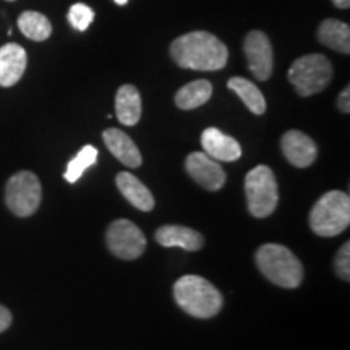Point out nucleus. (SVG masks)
Returning <instances> with one entry per match:
<instances>
[{
    "instance_id": "14",
    "label": "nucleus",
    "mask_w": 350,
    "mask_h": 350,
    "mask_svg": "<svg viewBox=\"0 0 350 350\" xmlns=\"http://www.w3.org/2000/svg\"><path fill=\"white\" fill-rule=\"evenodd\" d=\"M156 242L165 248L178 247L187 252H196L203 247L204 240L200 232L185 226H163L156 230Z\"/></svg>"
},
{
    "instance_id": "5",
    "label": "nucleus",
    "mask_w": 350,
    "mask_h": 350,
    "mask_svg": "<svg viewBox=\"0 0 350 350\" xmlns=\"http://www.w3.org/2000/svg\"><path fill=\"white\" fill-rule=\"evenodd\" d=\"M287 77L297 93L308 98V96L321 93L329 85L332 80V65L325 55L308 54L292 64Z\"/></svg>"
},
{
    "instance_id": "18",
    "label": "nucleus",
    "mask_w": 350,
    "mask_h": 350,
    "mask_svg": "<svg viewBox=\"0 0 350 350\" xmlns=\"http://www.w3.org/2000/svg\"><path fill=\"white\" fill-rule=\"evenodd\" d=\"M318 41L332 51L340 52V54H350L349 25L334 18L325 20L318 28Z\"/></svg>"
},
{
    "instance_id": "2",
    "label": "nucleus",
    "mask_w": 350,
    "mask_h": 350,
    "mask_svg": "<svg viewBox=\"0 0 350 350\" xmlns=\"http://www.w3.org/2000/svg\"><path fill=\"white\" fill-rule=\"evenodd\" d=\"M174 299L190 317L208 319L216 317L224 305V297L208 279L196 274L182 275L174 284Z\"/></svg>"
},
{
    "instance_id": "21",
    "label": "nucleus",
    "mask_w": 350,
    "mask_h": 350,
    "mask_svg": "<svg viewBox=\"0 0 350 350\" xmlns=\"http://www.w3.org/2000/svg\"><path fill=\"white\" fill-rule=\"evenodd\" d=\"M18 28L28 39L46 41L52 34V25L46 15L39 12H23L18 18Z\"/></svg>"
},
{
    "instance_id": "8",
    "label": "nucleus",
    "mask_w": 350,
    "mask_h": 350,
    "mask_svg": "<svg viewBox=\"0 0 350 350\" xmlns=\"http://www.w3.org/2000/svg\"><path fill=\"white\" fill-rule=\"evenodd\" d=\"M106 242L112 255L120 260H137L146 250V237L129 219H117L107 227Z\"/></svg>"
},
{
    "instance_id": "22",
    "label": "nucleus",
    "mask_w": 350,
    "mask_h": 350,
    "mask_svg": "<svg viewBox=\"0 0 350 350\" xmlns=\"http://www.w3.org/2000/svg\"><path fill=\"white\" fill-rule=\"evenodd\" d=\"M98 156H99V152L94 146H91V144L83 146L80 152H78V154L68 163L67 170H65V174H64L65 180L70 183L78 182V178L85 174L86 169H90L91 165H94L96 163H98Z\"/></svg>"
},
{
    "instance_id": "12",
    "label": "nucleus",
    "mask_w": 350,
    "mask_h": 350,
    "mask_svg": "<svg viewBox=\"0 0 350 350\" xmlns=\"http://www.w3.org/2000/svg\"><path fill=\"white\" fill-rule=\"evenodd\" d=\"M201 146L209 157L216 161H224V163H234L242 156V148L237 139L222 133L214 126L201 133Z\"/></svg>"
},
{
    "instance_id": "15",
    "label": "nucleus",
    "mask_w": 350,
    "mask_h": 350,
    "mask_svg": "<svg viewBox=\"0 0 350 350\" xmlns=\"http://www.w3.org/2000/svg\"><path fill=\"white\" fill-rule=\"evenodd\" d=\"M103 139L107 150L126 167L137 169L142 165V154H139L137 144L124 131L119 129H107L104 130Z\"/></svg>"
},
{
    "instance_id": "10",
    "label": "nucleus",
    "mask_w": 350,
    "mask_h": 350,
    "mask_svg": "<svg viewBox=\"0 0 350 350\" xmlns=\"http://www.w3.org/2000/svg\"><path fill=\"white\" fill-rule=\"evenodd\" d=\"M185 169L193 180L206 190H221L226 183V172L216 159L206 152H191L185 159Z\"/></svg>"
},
{
    "instance_id": "1",
    "label": "nucleus",
    "mask_w": 350,
    "mask_h": 350,
    "mask_svg": "<svg viewBox=\"0 0 350 350\" xmlns=\"http://www.w3.org/2000/svg\"><path fill=\"white\" fill-rule=\"evenodd\" d=\"M170 55L182 68L214 72L226 67L229 51L226 44L206 31L187 33L170 44Z\"/></svg>"
},
{
    "instance_id": "26",
    "label": "nucleus",
    "mask_w": 350,
    "mask_h": 350,
    "mask_svg": "<svg viewBox=\"0 0 350 350\" xmlns=\"http://www.w3.org/2000/svg\"><path fill=\"white\" fill-rule=\"evenodd\" d=\"M349 98H350V88L347 86L342 93L339 94V99H338V107L340 112L344 113H349L350 112V103H349Z\"/></svg>"
},
{
    "instance_id": "11",
    "label": "nucleus",
    "mask_w": 350,
    "mask_h": 350,
    "mask_svg": "<svg viewBox=\"0 0 350 350\" xmlns=\"http://www.w3.org/2000/svg\"><path fill=\"white\" fill-rule=\"evenodd\" d=\"M281 148L288 163L300 169L312 165L318 156L317 143L299 130H288L284 133Z\"/></svg>"
},
{
    "instance_id": "29",
    "label": "nucleus",
    "mask_w": 350,
    "mask_h": 350,
    "mask_svg": "<svg viewBox=\"0 0 350 350\" xmlns=\"http://www.w3.org/2000/svg\"><path fill=\"white\" fill-rule=\"evenodd\" d=\"M7 2H15V0H7Z\"/></svg>"
},
{
    "instance_id": "3",
    "label": "nucleus",
    "mask_w": 350,
    "mask_h": 350,
    "mask_svg": "<svg viewBox=\"0 0 350 350\" xmlns=\"http://www.w3.org/2000/svg\"><path fill=\"white\" fill-rule=\"evenodd\" d=\"M255 258L258 269L275 286L295 288L304 281V266L299 258L284 245H261Z\"/></svg>"
},
{
    "instance_id": "25",
    "label": "nucleus",
    "mask_w": 350,
    "mask_h": 350,
    "mask_svg": "<svg viewBox=\"0 0 350 350\" xmlns=\"http://www.w3.org/2000/svg\"><path fill=\"white\" fill-rule=\"evenodd\" d=\"M12 325V313L10 310L5 308L3 305H0V332L7 331Z\"/></svg>"
},
{
    "instance_id": "24",
    "label": "nucleus",
    "mask_w": 350,
    "mask_h": 350,
    "mask_svg": "<svg viewBox=\"0 0 350 350\" xmlns=\"http://www.w3.org/2000/svg\"><path fill=\"white\" fill-rule=\"evenodd\" d=\"M334 269L342 281H350V243L345 242L334 258Z\"/></svg>"
},
{
    "instance_id": "17",
    "label": "nucleus",
    "mask_w": 350,
    "mask_h": 350,
    "mask_svg": "<svg viewBox=\"0 0 350 350\" xmlns=\"http://www.w3.org/2000/svg\"><path fill=\"white\" fill-rule=\"evenodd\" d=\"M116 113L120 124L126 126L138 124L142 119V98L137 88L131 85L119 88L116 96Z\"/></svg>"
},
{
    "instance_id": "28",
    "label": "nucleus",
    "mask_w": 350,
    "mask_h": 350,
    "mask_svg": "<svg viewBox=\"0 0 350 350\" xmlns=\"http://www.w3.org/2000/svg\"><path fill=\"white\" fill-rule=\"evenodd\" d=\"M113 2H116L117 5H126V2H129V0H113Z\"/></svg>"
},
{
    "instance_id": "23",
    "label": "nucleus",
    "mask_w": 350,
    "mask_h": 350,
    "mask_svg": "<svg viewBox=\"0 0 350 350\" xmlns=\"http://www.w3.org/2000/svg\"><path fill=\"white\" fill-rule=\"evenodd\" d=\"M93 20L94 12L91 7L85 5V3H75V5L70 7L68 21L78 31H86L90 28V25L93 23Z\"/></svg>"
},
{
    "instance_id": "13",
    "label": "nucleus",
    "mask_w": 350,
    "mask_h": 350,
    "mask_svg": "<svg viewBox=\"0 0 350 350\" xmlns=\"http://www.w3.org/2000/svg\"><path fill=\"white\" fill-rule=\"evenodd\" d=\"M28 57L20 44L8 42L0 47V86L10 88L23 77Z\"/></svg>"
},
{
    "instance_id": "9",
    "label": "nucleus",
    "mask_w": 350,
    "mask_h": 350,
    "mask_svg": "<svg viewBox=\"0 0 350 350\" xmlns=\"http://www.w3.org/2000/svg\"><path fill=\"white\" fill-rule=\"evenodd\" d=\"M243 51L253 77L260 81L269 80L274 68V51L268 36L262 31L248 33L243 42Z\"/></svg>"
},
{
    "instance_id": "7",
    "label": "nucleus",
    "mask_w": 350,
    "mask_h": 350,
    "mask_svg": "<svg viewBox=\"0 0 350 350\" xmlns=\"http://www.w3.org/2000/svg\"><path fill=\"white\" fill-rule=\"evenodd\" d=\"M42 198L39 178L29 170L12 175L5 187V203L15 216L28 217L38 211Z\"/></svg>"
},
{
    "instance_id": "16",
    "label": "nucleus",
    "mask_w": 350,
    "mask_h": 350,
    "mask_svg": "<svg viewBox=\"0 0 350 350\" xmlns=\"http://www.w3.org/2000/svg\"><path fill=\"white\" fill-rule=\"evenodd\" d=\"M116 183L124 198L130 201L139 211H151L154 208V198H152L151 191L133 174L120 172L116 177Z\"/></svg>"
},
{
    "instance_id": "20",
    "label": "nucleus",
    "mask_w": 350,
    "mask_h": 350,
    "mask_svg": "<svg viewBox=\"0 0 350 350\" xmlns=\"http://www.w3.org/2000/svg\"><path fill=\"white\" fill-rule=\"evenodd\" d=\"M227 86L234 91L235 94L239 96L240 99L243 100L245 106L256 116H261V113L266 112V99L265 96L261 94V91L258 90L256 85H253L252 81L245 80V78L234 77L230 78Z\"/></svg>"
},
{
    "instance_id": "6",
    "label": "nucleus",
    "mask_w": 350,
    "mask_h": 350,
    "mask_svg": "<svg viewBox=\"0 0 350 350\" xmlns=\"http://www.w3.org/2000/svg\"><path fill=\"white\" fill-rule=\"evenodd\" d=\"M248 211L255 217H268L275 211L279 201L278 180L268 165H256L245 177Z\"/></svg>"
},
{
    "instance_id": "19",
    "label": "nucleus",
    "mask_w": 350,
    "mask_h": 350,
    "mask_svg": "<svg viewBox=\"0 0 350 350\" xmlns=\"http://www.w3.org/2000/svg\"><path fill=\"white\" fill-rule=\"evenodd\" d=\"M213 86L208 80H196L182 86L175 94V104L182 111H191V109L201 107L211 99Z\"/></svg>"
},
{
    "instance_id": "27",
    "label": "nucleus",
    "mask_w": 350,
    "mask_h": 350,
    "mask_svg": "<svg viewBox=\"0 0 350 350\" xmlns=\"http://www.w3.org/2000/svg\"><path fill=\"white\" fill-rule=\"evenodd\" d=\"M332 3L338 8H342V10L350 7V0H332Z\"/></svg>"
},
{
    "instance_id": "4",
    "label": "nucleus",
    "mask_w": 350,
    "mask_h": 350,
    "mask_svg": "<svg viewBox=\"0 0 350 350\" xmlns=\"http://www.w3.org/2000/svg\"><path fill=\"white\" fill-rule=\"evenodd\" d=\"M350 224V198L339 190L327 191L310 213V227L319 237H336Z\"/></svg>"
}]
</instances>
